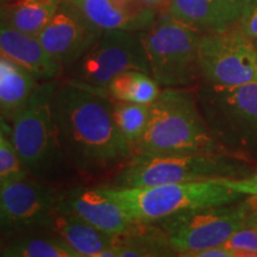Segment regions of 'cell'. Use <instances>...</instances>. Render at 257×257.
<instances>
[{"mask_svg":"<svg viewBox=\"0 0 257 257\" xmlns=\"http://www.w3.org/2000/svg\"><path fill=\"white\" fill-rule=\"evenodd\" d=\"M49 232L62 239L79 257H98L110 248L115 237L57 210L54 213Z\"/></svg>","mask_w":257,"mask_h":257,"instance_id":"17","label":"cell"},{"mask_svg":"<svg viewBox=\"0 0 257 257\" xmlns=\"http://www.w3.org/2000/svg\"><path fill=\"white\" fill-rule=\"evenodd\" d=\"M225 186L232 188L242 194L248 195V197L257 198V165L253 168L252 173L249 176L243 179L231 180V179H220Z\"/></svg>","mask_w":257,"mask_h":257,"instance_id":"26","label":"cell"},{"mask_svg":"<svg viewBox=\"0 0 257 257\" xmlns=\"http://www.w3.org/2000/svg\"><path fill=\"white\" fill-rule=\"evenodd\" d=\"M106 93L115 100L150 105L161 93V86L149 73L124 70L114 76L106 87Z\"/></svg>","mask_w":257,"mask_h":257,"instance_id":"21","label":"cell"},{"mask_svg":"<svg viewBox=\"0 0 257 257\" xmlns=\"http://www.w3.org/2000/svg\"><path fill=\"white\" fill-rule=\"evenodd\" d=\"M253 199H255V202H253V207L251 212H250L248 224L246 225H250V226H253L257 229V198L253 197Z\"/></svg>","mask_w":257,"mask_h":257,"instance_id":"31","label":"cell"},{"mask_svg":"<svg viewBox=\"0 0 257 257\" xmlns=\"http://www.w3.org/2000/svg\"><path fill=\"white\" fill-rule=\"evenodd\" d=\"M253 43H255V47H256V50H257V40H253Z\"/></svg>","mask_w":257,"mask_h":257,"instance_id":"32","label":"cell"},{"mask_svg":"<svg viewBox=\"0 0 257 257\" xmlns=\"http://www.w3.org/2000/svg\"><path fill=\"white\" fill-rule=\"evenodd\" d=\"M56 210L79 218L111 236L124 232L134 223L133 218L102 187L76 186L59 193Z\"/></svg>","mask_w":257,"mask_h":257,"instance_id":"13","label":"cell"},{"mask_svg":"<svg viewBox=\"0 0 257 257\" xmlns=\"http://www.w3.org/2000/svg\"><path fill=\"white\" fill-rule=\"evenodd\" d=\"M112 114L121 136L135 148L146 131L149 120V105L112 100Z\"/></svg>","mask_w":257,"mask_h":257,"instance_id":"23","label":"cell"},{"mask_svg":"<svg viewBox=\"0 0 257 257\" xmlns=\"http://www.w3.org/2000/svg\"><path fill=\"white\" fill-rule=\"evenodd\" d=\"M197 99L204 119L225 153L257 165V81L231 87L200 82Z\"/></svg>","mask_w":257,"mask_h":257,"instance_id":"5","label":"cell"},{"mask_svg":"<svg viewBox=\"0 0 257 257\" xmlns=\"http://www.w3.org/2000/svg\"><path fill=\"white\" fill-rule=\"evenodd\" d=\"M134 221H155L192 208L230 204L248 195L225 186L220 179L165 184L147 187H102Z\"/></svg>","mask_w":257,"mask_h":257,"instance_id":"6","label":"cell"},{"mask_svg":"<svg viewBox=\"0 0 257 257\" xmlns=\"http://www.w3.org/2000/svg\"><path fill=\"white\" fill-rule=\"evenodd\" d=\"M225 244L238 257H257V229L246 225L236 231Z\"/></svg>","mask_w":257,"mask_h":257,"instance_id":"25","label":"cell"},{"mask_svg":"<svg viewBox=\"0 0 257 257\" xmlns=\"http://www.w3.org/2000/svg\"><path fill=\"white\" fill-rule=\"evenodd\" d=\"M4 257H79L62 239L50 232L30 233L12 238L0 249Z\"/></svg>","mask_w":257,"mask_h":257,"instance_id":"22","label":"cell"},{"mask_svg":"<svg viewBox=\"0 0 257 257\" xmlns=\"http://www.w3.org/2000/svg\"><path fill=\"white\" fill-rule=\"evenodd\" d=\"M89 23L102 31L143 32L152 28L159 12L143 8L137 0H66Z\"/></svg>","mask_w":257,"mask_h":257,"instance_id":"14","label":"cell"},{"mask_svg":"<svg viewBox=\"0 0 257 257\" xmlns=\"http://www.w3.org/2000/svg\"><path fill=\"white\" fill-rule=\"evenodd\" d=\"M3 248V244H2V240H0V249Z\"/></svg>","mask_w":257,"mask_h":257,"instance_id":"33","label":"cell"},{"mask_svg":"<svg viewBox=\"0 0 257 257\" xmlns=\"http://www.w3.org/2000/svg\"><path fill=\"white\" fill-rule=\"evenodd\" d=\"M80 12L62 0L56 14L38 34V41L62 68L72 69L102 35Z\"/></svg>","mask_w":257,"mask_h":257,"instance_id":"12","label":"cell"},{"mask_svg":"<svg viewBox=\"0 0 257 257\" xmlns=\"http://www.w3.org/2000/svg\"><path fill=\"white\" fill-rule=\"evenodd\" d=\"M253 202V197H245L230 204L178 212L155 223L166 233L178 256L189 257L225 244L236 231L246 226Z\"/></svg>","mask_w":257,"mask_h":257,"instance_id":"8","label":"cell"},{"mask_svg":"<svg viewBox=\"0 0 257 257\" xmlns=\"http://www.w3.org/2000/svg\"><path fill=\"white\" fill-rule=\"evenodd\" d=\"M57 195L51 185L29 173L2 181L0 236L15 238L49 232L56 211Z\"/></svg>","mask_w":257,"mask_h":257,"instance_id":"9","label":"cell"},{"mask_svg":"<svg viewBox=\"0 0 257 257\" xmlns=\"http://www.w3.org/2000/svg\"><path fill=\"white\" fill-rule=\"evenodd\" d=\"M27 169L16 153L11 141L4 137L0 140V180L15 178L25 174Z\"/></svg>","mask_w":257,"mask_h":257,"instance_id":"24","label":"cell"},{"mask_svg":"<svg viewBox=\"0 0 257 257\" xmlns=\"http://www.w3.org/2000/svg\"><path fill=\"white\" fill-rule=\"evenodd\" d=\"M150 74L141 32L107 30L72 68L73 80L106 92L117 74L124 70Z\"/></svg>","mask_w":257,"mask_h":257,"instance_id":"11","label":"cell"},{"mask_svg":"<svg viewBox=\"0 0 257 257\" xmlns=\"http://www.w3.org/2000/svg\"><path fill=\"white\" fill-rule=\"evenodd\" d=\"M53 114L64 155L81 174H102L133 157L134 148L115 126L106 92L73 79L59 82Z\"/></svg>","mask_w":257,"mask_h":257,"instance_id":"1","label":"cell"},{"mask_svg":"<svg viewBox=\"0 0 257 257\" xmlns=\"http://www.w3.org/2000/svg\"><path fill=\"white\" fill-rule=\"evenodd\" d=\"M234 28L246 37L257 40V0H252L245 14L234 24Z\"/></svg>","mask_w":257,"mask_h":257,"instance_id":"27","label":"cell"},{"mask_svg":"<svg viewBox=\"0 0 257 257\" xmlns=\"http://www.w3.org/2000/svg\"><path fill=\"white\" fill-rule=\"evenodd\" d=\"M157 256H178V253L156 223L134 221L124 232L117 234L113 244L98 257Z\"/></svg>","mask_w":257,"mask_h":257,"instance_id":"16","label":"cell"},{"mask_svg":"<svg viewBox=\"0 0 257 257\" xmlns=\"http://www.w3.org/2000/svg\"><path fill=\"white\" fill-rule=\"evenodd\" d=\"M189 257H238L237 253L230 249L226 244L212 246V248L201 250V251L192 253Z\"/></svg>","mask_w":257,"mask_h":257,"instance_id":"29","label":"cell"},{"mask_svg":"<svg viewBox=\"0 0 257 257\" xmlns=\"http://www.w3.org/2000/svg\"><path fill=\"white\" fill-rule=\"evenodd\" d=\"M0 187H2V180H0Z\"/></svg>","mask_w":257,"mask_h":257,"instance_id":"34","label":"cell"},{"mask_svg":"<svg viewBox=\"0 0 257 257\" xmlns=\"http://www.w3.org/2000/svg\"><path fill=\"white\" fill-rule=\"evenodd\" d=\"M166 11L200 34L229 30L236 24L214 0H169Z\"/></svg>","mask_w":257,"mask_h":257,"instance_id":"18","label":"cell"},{"mask_svg":"<svg viewBox=\"0 0 257 257\" xmlns=\"http://www.w3.org/2000/svg\"><path fill=\"white\" fill-rule=\"evenodd\" d=\"M202 82L231 87L257 81V50L253 40L234 28L202 34L199 44Z\"/></svg>","mask_w":257,"mask_h":257,"instance_id":"10","label":"cell"},{"mask_svg":"<svg viewBox=\"0 0 257 257\" xmlns=\"http://www.w3.org/2000/svg\"><path fill=\"white\" fill-rule=\"evenodd\" d=\"M200 32L161 11L141 37L150 75L162 88H192L201 82Z\"/></svg>","mask_w":257,"mask_h":257,"instance_id":"7","label":"cell"},{"mask_svg":"<svg viewBox=\"0 0 257 257\" xmlns=\"http://www.w3.org/2000/svg\"><path fill=\"white\" fill-rule=\"evenodd\" d=\"M214 2L232 18L234 23H237L245 14L252 0H214Z\"/></svg>","mask_w":257,"mask_h":257,"instance_id":"28","label":"cell"},{"mask_svg":"<svg viewBox=\"0 0 257 257\" xmlns=\"http://www.w3.org/2000/svg\"><path fill=\"white\" fill-rule=\"evenodd\" d=\"M62 0H14L0 8V19L24 34L38 36L56 14Z\"/></svg>","mask_w":257,"mask_h":257,"instance_id":"20","label":"cell"},{"mask_svg":"<svg viewBox=\"0 0 257 257\" xmlns=\"http://www.w3.org/2000/svg\"><path fill=\"white\" fill-rule=\"evenodd\" d=\"M0 57L29 70L38 81L56 80L63 68L42 47L36 36L24 34L0 19Z\"/></svg>","mask_w":257,"mask_h":257,"instance_id":"15","label":"cell"},{"mask_svg":"<svg viewBox=\"0 0 257 257\" xmlns=\"http://www.w3.org/2000/svg\"><path fill=\"white\" fill-rule=\"evenodd\" d=\"M255 166L226 153H134L108 187L135 188L214 179H243Z\"/></svg>","mask_w":257,"mask_h":257,"instance_id":"4","label":"cell"},{"mask_svg":"<svg viewBox=\"0 0 257 257\" xmlns=\"http://www.w3.org/2000/svg\"><path fill=\"white\" fill-rule=\"evenodd\" d=\"M137 2L143 8L154 10L156 12L166 11L167 6L169 4V0H137Z\"/></svg>","mask_w":257,"mask_h":257,"instance_id":"30","label":"cell"},{"mask_svg":"<svg viewBox=\"0 0 257 257\" xmlns=\"http://www.w3.org/2000/svg\"><path fill=\"white\" fill-rule=\"evenodd\" d=\"M56 80L38 82L27 104L12 120L10 141L27 172L53 185L74 169L64 155L53 114Z\"/></svg>","mask_w":257,"mask_h":257,"instance_id":"2","label":"cell"},{"mask_svg":"<svg viewBox=\"0 0 257 257\" xmlns=\"http://www.w3.org/2000/svg\"><path fill=\"white\" fill-rule=\"evenodd\" d=\"M40 82L19 64L0 57V117L12 121Z\"/></svg>","mask_w":257,"mask_h":257,"instance_id":"19","label":"cell"},{"mask_svg":"<svg viewBox=\"0 0 257 257\" xmlns=\"http://www.w3.org/2000/svg\"><path fill=\"white\" fill-rule=\"evenodd\" d=\"M135 153H225L212 135L191 88H163ZM227 154V153H226Z\"/></svg>","mask_w":257,"mask_h":257,"instance_id":"3","label":"cell"}]
</instances>
